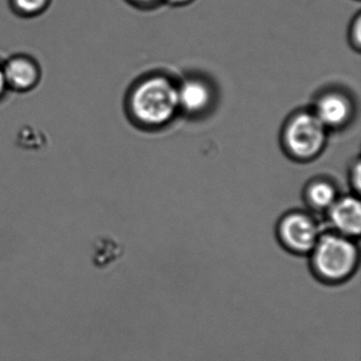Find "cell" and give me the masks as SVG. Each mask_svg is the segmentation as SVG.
Segmentation results:
<instances>
[{"label": "cell", "instance_id": "cell-3", "mask_svg": "<svg viewBox=\"0 0 361 361\" xmlns=\"http://www.w3.org/2000/svg\"><path fill=\"white\" fill-rule=\"evenodd\" d=\"M310 253L314 274L325 282L346 280L358 265V249L352 238L336 232L321 234Z\"/></svg>", "mask_w": 361, "mask_h": 361}, {"label": "cell", "instance_id": "cell-11", "mask_svg": "<svg viewBox=\"0 0 361 361\" xmlns=\"http://www.w3.org/2000/svg\"><path fill=\"white\" fill-rule=\"evenodd\" d=\"M348 42L350 47L356 50L357 52L361 49V16L357 13L350 23V29H348Z\"/></svg>", "mask_w": 361, "mask_h": 361}, {"label": "cell", "instance_id": "cell-12", "mask_svg": "<svg viewBox=\"0 0 361 361\" xmlns=\"http://www.w3.org/2000/svg\"><path fill=\"white\" fill-rule=\"evenodd\" d=\"M348 179H350V185L352 187L354 193H360L361 190V164L360 159L357 158L354 164L350 166V174H348Z\"/></svg>", "mask_w": 361, "mask_h": 361}, {"label": "cell", "instance_id": "cell-5", "mask_svg": "<svg viewBox=\"0 0 361 361\" xmlns=\"http://www.w3.org/2000/svg\"><path fill=\"white\" fill-rule=\"evenodd\" d=\"M312 111L327 130H341L353 121L356 105L345 90L329 88L318 94Z\"/></svg>", "mask_w": 361, "mask_h": 361}, {"label": "cell", "instance_id": "cell-2", "mask_svg": "<svg viewBox=\"0 0 361 361\" xmlns=\"http://www.w3.org/2000/svg\"><path fill=\"white\" fill-rule=\"evenodd\" d=\"M329 130L312 109H300L287 118L281 130V145L287 157L310 162L324 151Z\"/></svg>", "mask_w": 361, "mask_h": 361}, {"label": "cell", "instance_id": "cell-13", "mask_svg": "<svg viewBox=\"0 0 361 361\" xmlns=\"http://www.w3.org/2000/svg\"><path fill=\"white\" fill-rule=\"evenodd\" d=\"M128 5L142 11L157 9L158 7L164 4V0H126Z\"/></svg>", "mask_w": 361, "mask_h": 361}, {"label": "cell", "instance_id": "cell-9", "mask_svg": "<svg viewBox=\"0 0 361 361\" xmlns=\"http://www.w3.org/2000/svg\"><path fill=\"white\" fill-rule=\"evenodd\" d=\"M338 190L335 183L325 177L312 179L304 189V200L308 207L316 211H327L337 200Z\"/></svg>", "mask_w": 361, "mask_h": 361}, {"label": "cell", "instance_id": "cell-8", "mask_svg": "<svg viewBox=\"0 0 361 361\" xmlns=\"http://www.w3.org/2000/svg\"><path fill=\"white\" fill-rule=\"evenodd\" d=\"M326 212L336 233L350 238H356L360 234L361 204L356 196L338 197Z\"/></svg>", "mask_w": 361, "mask_h": 361}, {"label": "cell", "instance_id": "cell-15", "mask_svg": "<svg viewBox=\"0 0 361 361\" xmlns=\"http://www.w3.org/2000/svg\"><path fill=\"white\" fill-rule=\"evenodd\" d=\"M195 0H164V4L172 6V7H185L191 5Z\"/></svg>", "mask_w": 361, "mask_h": 361}, {"label": "cell", "instance_id": "cell-6", "mask_svg": "<svg viewBox=\"0 0 361 361\" xmlns=\"http://www.w3.org/2000/svg\"><path fill=\"white\" fill-rule=\"evenodd\" d=\"M278 234L288 250L300 255L312 252L321 235L316 221L301 211L285 214L279 223Z\"/></svg>", "mask_w": 361, "mask_h": 361}, {"label": "cell", "instance_id": "cell-1", "mask_svg": "<svg viewBox=\"0 0 361 361\" xmlns=\"http://www.w3.org/2000/svg\"><path fill=\"white\" fill-rule=\"evenodd\" d=\"M128 121L145 132L166 128L179 113L177 83L164 73H147L128 87L124 97Z\"/></svg>", "mask_w": 361, "mask_h": 361}, {"label": "cell", "instance_id": "cell-10", "mask_svg": "<svg viewBox=\"0 0 361 361\" xmlns=\"http://www.w3.org/2000/svg\"><path fill=\"white\" fill-rule=\"evenodd\" d=\"M52 0H9L11 11L25 20L43 16L51 5Z\"/></svg>", "mask_w": 361, "mask_h": 361}, {"label": "cell", "instance_id": "cell-14", "mask_svg": "<svg viewBox=\"0 0 361 361\" xmlns=\"http://www.w3.org/2000/svg\"><path fill=\"white\" fill-rule=\"evenodd\" d=\"M4 61L0 60V103H3L7 98L9 88L6 82L5 73H4Z\"/></svg>", "mask_w": 361, "mask_h": 361}, {"label": "cell", "instance_id": "cell-4", "mask_svg": "<svg viewBox=\"0 0 361 361\" xmlns=\"http://www.w3.org/2000/svg\"><path fill=\"white\" fill-rule=\"evenodd\" d=\"M179 113L192 119L208 115L216 104L217 92L212 82L200 75L185 77L177 84Z\"/></svg>", "mask_w": 361, "mask_h": 361}, {"label": "cell", "instance_id": "cell-7", "mask_svg": "<svg viewBox=\"0 0 361 361\" xmlns=\"http://www.w3.org/2000/svg\"><path fill=\"white\" fill-rule=\"evenodd\" d=\"M3 64L9 92L28 94L41 83L43 78L41 64L31 54H13L4 61Z\"/></svg>", "mask_w": 361, "mask_h": 361}]
</instances>
